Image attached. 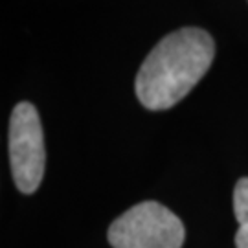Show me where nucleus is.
Returning <instances> with one entry per match:
<instances>
[{
  "label": "nucleus",
  "instance_id": "obj_1",
  "mask_svg": "<svg viewBox=\"0 0 248 248\" xmlns=\"http://www.w3.org/2000/svg\"><path fill=\"white\" fill-rule=\"evenodd\" d=\"M215 57V43L201 28H182L166 35L142 62L136 96L149 110H166L191 92Z\"/></svg>",
  "mask_w": 248,
  "mask_h": 248
},
{
  "label": "nucleus",
  "instance_id": "obj_2",
  "mask_svg": "<svg viewBox=\"0 0 248 248\" xmlns=\"http://www.w3.org/2000/svg\"><path fill=\"white\" fill-rule=\"evenodd\" d=\"M184 237L180 219L153 201L133 206L108 228V241L114 248H180Z\"/></svg>",
  "mask_w": 248,
  "mask_h": 248
},
{
  "label": "nucleus",
  "instance_id": "obj_3",
  "mask_svg": "<svg viewBox=\"0 0 248 248\" xmlns=\"http://www.w3.org/2000/svg\"><path fill=\"white\" fill-rule=\"evenodd\" d=\"M9 162L18 191L33 193L45 177V134L37 108L28 101L18 103L9 120Z\"/></svg>",
  "mask_w": 248,
  "mask_h": 248
},
{
  "label": "nucleus",
  "instance_id": "obj_4",
  "mask_svg": "<svg viewBox=\"0 0 248 248\" xmlns=\"http://www.w3.org/2000/svg\"><path fill=\"white\" fill-rule=\"evenodd\" d=\"M233 213L239 226H248V177L237 180L233 189Z\"/></svg>",
  "mask_w": 248,
  "mask_h": 248
},
{
  "label": "nucleus",
  "instance_id": "obj_5",
  "mask_svg": "<svg viewBox=\"0 0 248 248\" xmlns=\"http://www.w3.org/2000/svg\"><path fill=\"white\" fill-rule=\"evenodd\" d=\"M235 247L248 248V226H239V232L235 235Z\"/></svg>",
  "mask_w": 248,
  "mask_h": 248
}]
</instances>
